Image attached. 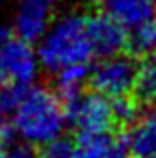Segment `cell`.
Returning a JSON list of instances; mask_svg holds the SVG:
<instances>
[{
    "label": "cell",
    "instance_id": "obj_1",
    "mask_svg": "<svg viewBox=\"0 0 156 158\" xmlns=\"http://www.w3.org/2000/svg\"><path fill=\"white\" fill-rule=\"evenodd\" d=\"M36 42L40 68L50 74L70 64H90L96 56L90 40L88 14L80 10H66L54 16Z\"/></svg>",
    "mask_w": 156,
    "mask_h": 158
},
{
    "label": "cell",
    "instance_id": "obj_2",
    "mask_svg": "<svg viewBox=\"0 0 156 158\" xmlns=\"http://www.w3.org/2000/svg\"><path fill=\"white\" fill-rule=\"evenodd\" d=\"M10 128L24 144L44 146L62 136L66 128V106L56 90L46 86H26L18 104L10 112Z\"/></svg>",
    "mask_w": 156,
    "mask_h": 158
},
{
    "label": "cell",
    "instance_id": "obj_3",
    "mask_svg": "<svg viewBox=\"0 0 156 158\" xmlns=\"http://www.w3.org/2000/svg\"><path fill=\"white\" fill-rule=\"evenodd\" d=\"M138 74L140 66L136 64V60L122 52H116L110 56H102L90 68L88 80L98 94L114 100L120 96H130L136 90Z\"/></svg>",
    "mask_w": 156,
    "mask_h": 158
},
{
    "label": "cell",
    "instance_id": "obj_4",
    "mask_svg": "<svg viewBox=\"0 0 156 158\" xmlns=\"http://www.w3.org/2000/svg\"><path fill=\"white\" fill-rule=\"evenodd\" d=\"M40 72V62L32 42L10 36L0 42V88L30 86Z\"/></svg>",
    "mask_w": 156,
    "mask_h": 158
},
{
    "label": "cell",
    "instance_id": "obj_5",
    "mask_svg": "<svg viewBox=\"0 0 156 158\" xmlns=\"http://www.w3.org/2000/svg\"><path fill=\"white\" fill-rule=\"evenodd\" d=\"M66 106V120L74 126L80 136L88 134H104L114 124L112 104L106 96L94 92H78L70 100L64 102Z\"/></svg>",
    "mask_w": 156,
    "mask_h": 158
},
{
    "label": "cell",
    "instance_id": "obj_6",
    "mask_svg": "<svg viewBox=\"0 0 156 158\" xmlns=\"http://www.w3.org/2000/svg\"><path fill=\"white\" fill-rule=\"evenodd\" d=\"M58 2L60 0H18L14 12L16 36L28 42H36L56 16Z\"/></svg>",
    "mask_w": 156,
    "mask_h": 158
},
{
    "label": "cell",
    "instance_id": "obj_7",
    "mask_svg": "<svg viewBox=\"0 0 156 158\" xmlns=\"http://www.w3.org/2000/svg\"><path fill=\"white\" fill-rule=\"evenodd\" d=\"M124 144L132 158L156 156V106L138 110V114L128 124Z\"/></svg>",
    "mask_w": 156,
    "mask_h": 158
},
{
    "label": "cell",
    "instance_id": "obj_8",
    "mask_svg": "<svg viewBox=\"0 0 156 158\" xmlns=\"http://www.w3.org/2000/svg\"><path fill=\"white\" fill-rule=\"evenodd\" d=\"M88 30H90V40L96 56H110V54L122 52L126 48V38L128 30L114 22L112 18L104 14L88 16Z\"/></svg>",
    "mask_w": 156,
    "mask_h": 158
},
{
    "label": "cell",
    "instance_id": "obj_9",
    "mask_svg": "<svg viewBox=\"0 0 156 158\" xmlns=\"http://www.w3.org/2000/svg\"><path fill=\"white\" fill-rule=\"evenodd\" d=\"M100 14L112 18L124 30H130L136 24L156 16L154 0H96Z\"/></svg>",
    "mask_w": 156,
    "mask_h": 158
},
{
    "label": "cell",
    "instance_id": "obj_10",
    "mask_svg": "<svg viewBox=\"0 0 156 158\" xmlns=\"http://www.w3.org/2000/svg\"><path fill=\"white\" fill-rule=\"evenodd\" d=\"M74 158H132V154L124 142L104 132L80 136L78 144H74Z\"/></svg>",
    "mask_w": 156,
    "mask_h": 158
},
{
    "label": "cell",
    "instance_id": "obj_11",
    "mask_svg": "<svg viewBox=\"0 0 156 158\" xmlns=\"http://www.w3.org/2000/svg\"><path fill=\"white\" fill-rule=\"evenodd\" d=\"M90 64H70L54 72L56 78V92L64 102L76 96L78 92L84 90V84L88 82Z\"/></svg>",
    "mask_w": 156,
    "mask_h": 158
},
{
    "label": "cell",
    "instance_id": "obj_12",
    "mask_svg": "<svg viewBox=\"0 0 156 158\" xmlns=\"http://www.w3.org/2000/svg\"><path fill=\"white\" fill-rule=\"evenodd\" d=\"M128 32L130 34L126 38V46H130L132 52L150 54L152 50H156V16L136 24Z\"/></svg>",
    "mask_w": 156,
    "mask_h": 158
},
{
    "label": "cell",
    "instance_id": "obj_13",
    "mask_svg": "<svg viewBox=\"0 0 156 158\" xmlns=\"http://www.w3.org/2000/svg\"><path fill=\"white\" fill-rule=\"evenodd\" d=\"M148 56L150 58L146 60V64L140 68V74H138L136 90L144 98L152 100L156 98V50H152Z\"/></svg>",
    "mask_w": 156,
    "mask_h": 158
},
{
    "label": "cell",
    "instance_id": "obj_14",
    "mask_svg": "<svg viewBox=\"0 0 156 158\" xmlns=\"http://www.w3.org/2000/svg\"><path fill=\"white\" fill-rule=\"evenodd\" d=\"M112 104V114H114V122L120 124H130L132 118L138 114V104L132 100L130 96H120L110 100Z\"/></svg>",
    "mask_w": 156,
    "mask_h": 158
},
{
    "label": "cell",
    "instance_id": "obj_15",
    "mask_svg": "<svg viewBox=\"0 0 156 158\" xmlns=\"http://www.w3.org/2000/svg\"><path fill=\"white\" fill-rule=\"evenodd\" d=\"M38 158H74V144L70 140L58 136V138L44 144Z\"/></svg>",
    "mask_w": 156,
    "mask_h": 158
},
{
    "label": "cell",
    "instance_id": "obj_16",
    "mask_svg": "<svg viewBox=\"0 0 156 158\" xmlns=\"http://www.w3.org/2000/svg\"><path fill=\"white\" fill-rule=\"evenodd\" d=\"M0 158H38L30 144H14V146H6Z\"/></svg>",
    "mask_w": 156,
    "mask_h": 158
},
{
    "label": "cell",
    "instance_id": "obj_17",
    "mask_svg": "<svg viewBox=\"0 0 156 158\" xmlns=\"http://www.w3.org/2000/svg\"><path fill=\"white\" fill-rule=\"evenodd\" d=\"M10 134H12V128L6 120V114L0 112V154L4 152V148L8 146V140H10Z\"/></svg>",
    "mask_w": 156,
    "mask_h": 158
},
{
    "label": "cell",
    "instance_id": "obj_18",
    "mask_svg": "<svg viewBox=\"0 0 156 158\" xmlns=\"http://www.w3.org/2000/svg\"><path fill=\"white\" fill-rule=\"evenodd\" d=\"M6 36H8V30H6V28H2V26H0V42H2V40L6 38Z\"/></svg>",
    "mask_w": 156,
    "mask_h": 158
},
{
    "label": "cell",
    "instance_id": "obj_19",
    "mask_svg": "<svg viewBox=\"0 0 156 158\" xmlns=\"http://www.w3.org/2000/svg\"><path fill=\"white\" fill-rule=\"evenodd\" d=\"M146 158H156V156H146Z\"/></svg>",
    "mask_w": 156,
    "mask_h": 158
},
{
    "label": "cell",
    "instance_id": "obj_20",
    "mask_svg": "<svg viewBox=\"0 0 156 158\" xmlns=\"http://www.w3.org/2000/svg\"><path fill=\"white\" fill-rule=\"evenodd\" d=\"M154 2H156V0H154Z\"/></svg>",
    "mask_w": 156,
    "mask_h": 158
}]
</instances>
